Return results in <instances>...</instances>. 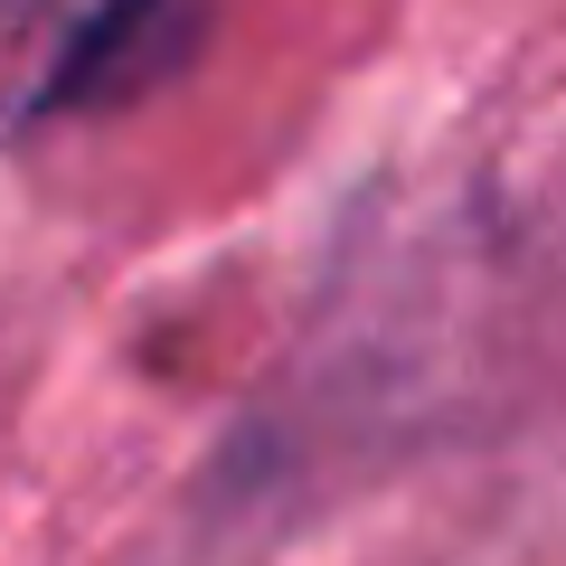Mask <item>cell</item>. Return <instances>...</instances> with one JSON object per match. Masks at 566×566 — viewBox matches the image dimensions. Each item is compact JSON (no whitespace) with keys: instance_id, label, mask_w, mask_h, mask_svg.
Segmentation results:
<instances>
[{"instance_id":"6da1fadb","label":"cell","mask_w":566,"mask_h":566,"mask_svg":"<svg viewBox=\"0 0 566 566\" xmlns=\"http://www.w3.org/2000/svg\"><path fill=\"white\" fill-rule=\"evenodd\" d=\"M151 0H0V133L66 95Z\"/></svg>"}]
</instances>
